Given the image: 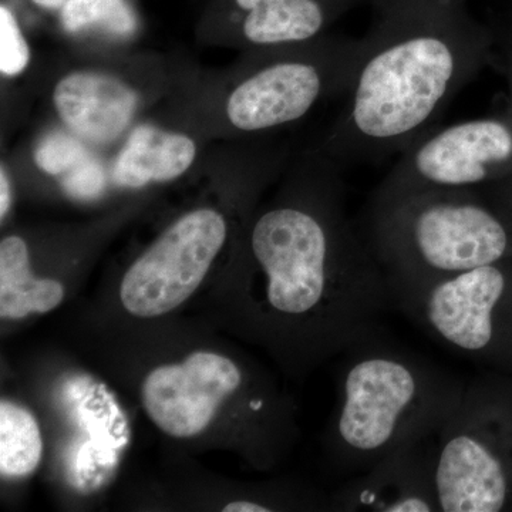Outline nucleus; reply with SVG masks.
I'll use <instances>...</instances> for the list:
<instances>
[{"instance_id":"nucleus-1","label":"nucleus","mask_w":512,"mask_h":512,"mask_svg":"<svg viewBox=\"0 0 512 512\" xmlns=\"http://www.w3.org/2000/svg\"><path fill=\"white\" fill-rule=\"evenodd\" d=\"M366 39L329 150L349 164L402 154L495 60V37L457 0H390Z\"/></svg>"},{"instance_id":"nucleus-2","label":"nucleus","mask_w":512,"mask_h":512,"mask_svg":"<svg viewBox=\"0 0 512 512\" xmlns=\"http://www.w3.org/2000/svg\"><path fill=\"white\" fill-rule=\"evenodd\" d=\"M251 249L266 311L298 329L316 359L373 335L394 303L389 279L345 210L336 175L311 204L264 212L252 228Z\"/></svg>"},{"instance_id":"nucleus-3","label":"nucleus","mask_w":512,"mask_h":512,"mask_svg":"<svg viewBox=\"0 0 512 512\" xmlns=\"http://www.w3.org/2000/svg\"><path fill=\"white\" fill-rule=\"evenodd\" d=\"M346 353L330 443L349 473H362L404 444L437 436L461 402L464 380L377 332Z\"/></svg>"},{"instance_id":"nucleus-4","label":"nucleus","mask_w":512,"mask_h":512,"mask_svg":"<svg viewBox=\"0 0 512 512\" xmlns=\"http://www.w3.org/2000/svg\"><path fill=\"white\" fill-rule=\"evenodd\" d=\"M392 293L512 258V222L481 190L370 197L363 229Z\"/></svg>"},{"instance_id":"nucleus-5","label":"nucleus","mask_w":512,"mask_h":512,"mask_svg":"<svg viewBox=\"0 0 512 512\" xmlns=\"http://www.w3.org/2000/svg\"><path fill=\"white\" fill-rule=\"evenodd\" d=\"M501 389L490 380L466 383L457 409L436 436L441 512H497L512 494V461L504 439Z\"/></svg>"},{"instance_id":"nucleus-6","label":"nucleus","mask_w":512,"mask_h":512,"mask_svg":"<svg viewBox=\"0 0 512 512\" xmlns=\"http://www.w3.org/2000/svg\"><path fill=\"white\" fill-rule=\"evenodd\" d=\"M512 177L508 111L431 128L406 148L372 197L430 188L484 190Z\"/></svg>"},{"instance_id":"nucleus-7","label":"nucleus","mask_w":512,"mask_h":512,"mask_svg":"<svg viewBox=\"0 0 512 512\" xmlns=\"http://www.w3.org/2000/svg\"><path fill=\"white\" fill-rule=\"evenodd\" d=\"M362 50V40L348 39L266 64L229 96V121L242 131H262L302 119L325 94L349 92Z\"/></svg>"},{"instance_id":"nucleus-8","label":"nucleus","mask_w":512,"mask_h":512,"mask_svg":"<svg viewBox=\"0 0 512 512\" xmlns=\"http://www.w3.org/2000/svg\"><path fill=\"white\" fill-rule=\"evenodd\" d=\"M227 238L217 211L202 208L175 221L128 268L120 285L124 309L137 318H157L187 301L210 271Z\"/></svg>"},{"instance_id":"nucleus-9","label":"nucleus","mask_w":512,"mask_h":512,"mask_svg":"<svg viewBox=\"0 0 512 512\" xmlns=\"http://www.w3.org/2000/svg\"><path fill=\"white\" fill-rule=\"evenodd\" d=\"M242 384L244 373L229 357L194 352L181 363L151 370L141 386V402L158 429L188 439L210 426Z\"/></svg>"},{"instance_id":"nucleus-10","label":"nucleus","mask_w":512,"mask_h":512,"mask_svg":"<svg viewBox=\"0 0 512 512\" xmlns=\"http://www.w3.org/2000/svg\"><path fill=\"white\" fill-rule=\"evenodd\" d=\"M436 436L396 448L333 495L346 512L440 511L436 485Z\"/></svg>"},{"instance_id":"nucleus-11","label":"nucleus","mask_w":512,"mask_h":512,"mask_svg":"<svg viewBox=\"0 0 512 512\" xmlns=\"http://www.w3.org/2000/svg\"><path fill=\"white\" fill-rule=\"evenodd\" d=\"M53 100L64 123L93 143H109L119 137L137 107V94L130 87L97 73L64 77Z\"/></svg>"},{"instance_id":"nucleus-12","label":"nucleus","mask_w":512,"mask_h":512,"mask_svg":"<svg viewBox=\"0 0 512 512\" xmlns=\"http://www.w3.org/2000/svg\"><path fill=\"white\" fill-rule=\"evenodd\" d=\"M195 144L183 134L141 126L131 133L114 165L113 178L127 188L144 187L151 181H171L190 168Z\"/></svg>"},{"instance_id":"nucleus-13","label":"nucleus","mask_w":512,"mask_h":512,"mask_svg":"<svg viewBox=\"0 0 512 512\" xmlns=\"http://www.w3.org/2000/svg\"><path fill=\"white\" fill-rule=\"evenodd\" d=\"M247 10L242 32L258 46L295 45L319 35L328 10L319 0H237Z\"/></svg>"},{"instance_id":"nucleus-14","label":"nucleus","mask_w":512,"mask_h":512,"mask_svg":"<svg viewBox=\"0 0 512 512\" xmlns=\"http://www.w3.org/2000/svg\"><path fill=\"white\" fill-rule=\"evenodd\" d=\"M64 299V288L55 279L36 278L30 271L28 245L19 237L0 244V316L23 319L30 313H47Z\"/></svg>"},{"instance_id":"nucleus-15","label":"nucleus","mask_w":512,"mask_h":512,"mask_svg":"<svg viewBox=\"0 0 512 512\" xmlns=\"http://www.w3.org/2000/svg\"><path fill=\"white\" fill-rule=\"evenodd\" d=\"M43 440L36 417L26 407L0 403V473L6 478L32 476L40 466Z\"/></svg>"},{"instance_id":"nucleus-16","label":"nucleus","mask_w":512,"mask_h":512,"mask_svg":"<svg viewBox=\"0 0 512 512\" xmlns=\"http://www.w3.org/2000/svg\"><path fill=\"white\" fill-rule=\"evenodd\" d=\"M87 157L83 144L62 131L49 134L36 150L37 165L53 175L67 173Z\"/></svg>"},{"instance_id":"nucleus-17","label":"nucleus","mask_w":512,"mask_h":512,"mask_svg":"<svg viewBox=\"0 0 512 512\" xmlns=\"http://www.w3.org/2000/svg\"><path fill=\"white\" fill-rule=\"evenodd\" d=\"M30 52L18 23L6 6L0 8V72L6 76L22 73L29 64Z\"/></svg>"},{"instance_id":"nucleus-18","label":"nucleus","mask_w":512,"mask_h":512,"mask_svg":"<svg viewBox=\"0 0 512 512\" xmlns=\"http://www.w3.org/2000/svg\"><path fill=\"white\" fill-rule=\"evenodd\" d=\"M106 185V175L99 161L92 157L84 158L72 170L67 171L63 187L67 194L80 200H92L100 195Z\"/></svg>"},{"instance_id":"nucleus-19","label":"nucleus","mask_w":512,"mask_h":512,"mask_svg":"<svg viewBox=\"0 0 512 512\" xmlns=\"http://www.w3.org/2000/svg\"><path fill=\"white\" fill-rule=\"evenodd\" d=\"M104 15V0H66L62 22L69 32H79L92 25H100Z\"/></svg>"},{"instance_id":"nucleus-20","label":"nucleus","mask_w":512,"mask_h":512,"mask_svg":"<svg viewBox=\"0 0 512 512\" xmlns=\"http://www.w3.org/2000/svg\"><path fill=\"white\" fill-rule=\"evenodd\" d=\"M100 26L114 35L127 36L136 29V18L126 0H104V15Z\"/></svg>"},{"instance_id":"nucleus-21","label":"nucleus","mask_w":512,"mask_h":512,"mask_svg":"<svg viewBox=\"0 0 512 512\" xmlns=\"http://www.w3.org/2000/svg\"><path fill=\"white\" fill-rule=\"evenodd\" d=\"M495 60H500L501 69L512 70V26L495 39Z\"/></svg>"},{"instance_id":"nucleus-22","label":"nucleus","mask_w":512,"mask_h":512,"mask_svg":"<svg viewBox=\"0 0 512 512\" xmlns=\"http://www.w3.org/2000/svg\"><path fill=\"white\" fill-rule=\"evenodd\" d=\"M224 512H269V510L254 501L241 500L225 505Z\"/></svg>"},{"instance_id":"nucleus-23","label":"nucleus","mask_w":512,"mask_h":512,"mask_svg":"<svg viewBox=\"0 0 512 512\" xmlns=\"http://www.w3.org/2000/svg\"><path fill=\"white\" fill-rule=\"evenodd\" d=\"M10 207V185L5 170L0 173V217L5 218Z\"/></svg>"},{"instance_id":"nucleus-24","label":"nucleus","mask_w":512,"mask_h":512,"mask_svg":"<svg viewBox=\"0 0 512 512\" xmlns=\"http://www.w3.org/2000/svg\"><path fill=\"white\" fill-rule=\"evenodd\" d=\"M487 190L494 191L497 194L498 202H512V177L488 187Z\"/></svg>"},{"instance_id":"nucleus-25","label":"nucleus","mask_w":512,"mask_h":512,"mask_svg":"<svg viewBox=\"0 0 512 512\" xmlns=\"http://www.w3.org/2000/svg\"><path fill=\"white\" fill-rule=\"evenodd\" d=\"M36 5L42 6V8L46 9H56L59 6H62L63 3H66V0H33Z\"/></svg>"},{"instance_id":"nucleus-26","label":"nucleus","mask_w":512,"mask_h":512,"mask_svg":"<svg viewBox=\"0 0 512 512\" xmlns=\"http://www.w3.org/2000/svg\"><path fill=\"white\" fill-rule=\"evenodd\" d=\"M505 77H507L508 83V97H510V109H508V113L512 116V70H503Z\"/></svg>"}]
</instances>
